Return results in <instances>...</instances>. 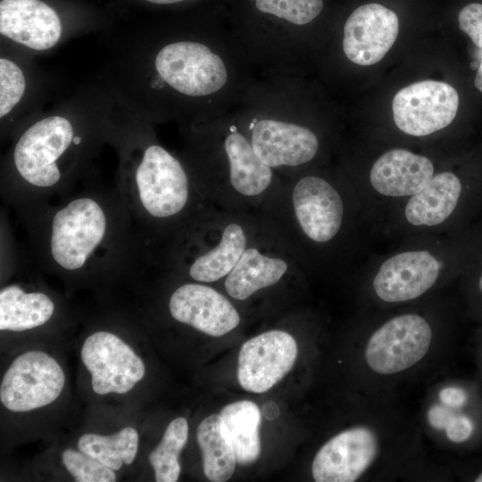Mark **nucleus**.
<instances>
[{
    "mask_svg": "<svg viewBox=\"0 0 482 482\" xmlns=\"http://www.w3.org/2000/svg\"><path fill=\"white\" fill-rule=\"evenodd\" d=\"M398 31L399 21L394 11L376 3L362 4L345 22L343 51L353 63L375 64L390 50Z\"/></svg>",
    "mask_w": 482,
    "mask_h": 482,
    "instance_id": "obj_14",
    "label": "nucleus"
},
{
    "mask_svg": "<svg viewBox=\"0 0 482 482\" xmlns=\"http://www.w3.org/2000/svg\"><path fill=\"white\" fill-rule=\"evenodd\" d=\"M26 81L21 69L12 60L0 59V117L12 111L22 98Z\"/></svg>",
    "mask_w": 482,
    "mask_h": 482,
    "instance_id": "obj_28",
    "label": "nucleus"
},
{
    "mask_svg": "<svg viewBox=\"0 0 482 482\" xmlns=\"http://www.w3.org/2000/svg\"><path fill=\"white\" fill-rule=\"evenodd\" d=\"M250 130L254 153L271 169L303 165L312 161L320 149L317 135L295 122L263 118L255 120Z\"/></svg>",
    "mask_w": 482,
    "mask_h": 482,
    "instance_id": "obj_15",
    "label": "nucleus"
},
{
    "mask_svg": "<svg viewBox=\"0 0 482 482\" xmlns=\"http://www.w3.org/2000/svg\"><path fill=\"white\" fill-rule=\"evenodd\" d=\"M188 436V424L185 418L174 419L166 428L159 445L149 454V462L157 482H175L180 474L179 455Z\"/></svg>",
    "mask_w": 482,
    "mask_h": 482,
    "instance_id": "obj_26",
    "label": "nucleus"
},
{
    "mask_svg": "<svg viewBox=\"0 0 482 482\" xmlns=\"http://www.w3.org/2000/svg\"><path fill=\"white\" fill-rule=\"evenodd\" d=\"M82 137L60 115L43 118L18 137L12 153V176L2 191L26 215L49 205L56 195H67L70 169L65 159Z\"/></svg>",
    "mask_w": 482,
    "mask_h": 482,
    "instance_id": "obj_3",
    "label": "nucleus"
},
{
    "mask_svg": "<svg viewBox=\"0 0 482 482\" xmlns=\"http://www.w3.org/2000/svg\"><path fill=\"white\" fill-rule=\"evenodd\" d=\"M55 303L46 292L11 283L0 290V329L21 332L42 327L54 316Z\"/></svg>",
    "mask_w": 482,
    "mask_h": 482,
    "instance_id": "obj_19",
    "label": "nucleus"
},
{
    "mask_svg": "<svg viewBox=\"0 0 482 482\" xmlns=\"http://www.w3.org/2000/svg\"><path fill=\"white\" fill-rule=\"evenodd\" d=\"M247 248V235L238 223H229L219 244L197 255L188 267L189 277L200 283H212L228 276Z\"/></svg>",
    "mask_w": 482,
    "mask_h": 482,
    "instance_id": "obj_22",
    "label": "nucleus"
},
{
    "mask_svg": "<svg viewBox=\"0 0 482 482\" xmlns=\"http://www.w3.org/2000/svg\"><path fill=\"white\" fill-rule=\"evenodd\" d=\"M437 171L430 158L406 148L381 154L371 164L365 184L356 188L377 230L389 211L420 191Z\"/></svg>",
    "mask_w": 482,
    "mask_h": 482,
    "instance_id": "obj_5",
    "label": "nucleus"
},
{
    "mask_svg": "<svg viewBox=\"0 0 482 482\" xmlns=\"http://www.w3.org/2000/svg\"><path fill=\"white\" fill-rule=\"evenodd\" d=\"M80 357L91 375L94 392L125 394L145 376L142 359L117 335L99 330L84 341Z\"/></svg>",
    "mask_w": 482,
    "mask_h": 482,
    "instance_id": "obj_11",
    "label": "nucleus"
},
{
    "mask_svg": "<svg viewBox=\"0 0 482 482\" xmlns=\"http://www.w3.org/2000/svg\"><path fill=\"white\" fill-rule=\"evenodd\" d=\"M478 363H479V366L481 368V372H482V330L478 337Z\"/></svg>",
    "mask_w": 482,
    "mask_h": 482,
    "instance_id": "obj_33",
    "label": "nucleus"
},
{
    "mask_svg": "<svg viewBox=\"0 0 482 482\" xmlns=\"http://www.w3.org/2000/svg\"><path fill=\"white\" fill-rule=\"evenodd\" d=\"M78 447L116 471L123 464L130 465L134 461L138 450V433L132 427L109 436L87 433L79 438Z\"/></svg>",
    "mask_w": 482,
    "mask_h": 482,
    "instance_id": "obj_25",
    "label": "nucleus"
},
{
    "mask_svg": "<svg viewBox=\"0 0 482 482\" xmlns=\"http://www.w3.org/2000/svg\"><path fill=\"white\" fill-rule=\"evenodd\" d=\"M171 317L212 337H221L237 328L240 317L233 304L211 287L186 283L169 299Z\"/></svg>",
    "mask_w": 482,
    "mask_h": 482,
    "instance_id": "obj_16",
    "label": "nucleus"
},
{
    "mask_svg": "<svg viewBox=\"0 0 482 482\" xmlns=\"http://www.w3.org/2000/svg\"><path fill=\"white\" fill-rule=\"evenodd\" d=\"M229 164V181L238 194L253 197L262 194L272 180L271 168L254 153L249 139L232 129L223 139Z\"/></svg>",
    "mask_w": 482,
    "mask_h": 482,
    "instance_id": "obj_20",
    "label": "nucleus"
},
{
    "mask_svg": "<svg viewBox=\"0 0 482 482\" xmlns=\"http://www.w3.org/2000/svg\"><path fill=\"white\" fill-rule=\"evenodd\" d=\"M196 439L205 477L212 482L229 480L234 473L237 460L220 414H211L200 422Z\"/></svg>",
    "mask_w": 482,
    "mask_h": 482,
    "instance_id": "obj_23",
    "label": "nucleus"
},
{
    "mask_svg": "<svg viewBox=\"0 0 482 482\" xmlns=\"http://www.w3.org/2000/svg\"><path fill=\"white\" fill-rule=\"evenodd\" d=\"M459 107V96L451 85L436 80L411 84L392 103L396 127L406 135L422 137L449 126Z\"/></svg>",
    "mask_w": 482,
    "mask_h": 482,
    "instance_id": "obj_10",
    "label": "nucleus"
},
{
    "mask_svg": "<svg viewBox=\"0 0 482 482\" xmlns=\"http://www.w3.org/2000/svg\"><path fill=\"white\" fill-rule=\"evenodd\" d=\"M287 270V262L268 256L257 248H246L225 279V288L234 299L245 300L256 291L278 283Z\"/></svg>",
    "mask_w": 482,
    "mask_h": 482,
    "instance_id": "obj_21",
    "label": "nucleus"
},
{
    "mask_svg": "<svg viewBox=\"0 0 482 482\" xmlns=\"http://www.w3.org/2000/svg\"><path fill=\"white\" fill-rule=\"evenodd\" d=\"M469 295L476 313L482 317V266L476 272L473 281L470 283Z\"/></svg>",
    "mask_w": 482,
    "mask_h": 482,
    "instance_id": "obj_30",
    "label": "nucleus"
},
{
    "mask_svg": "<svg viewBox=\"0 0 482 482\" xmlns=\"http://www.w3.org/2000/svg\"><path fill=\"white\" fill-rule=\"evenodd\" d=\"M478 383H479V386H480V388H481V392H482V372H481V377H480V378H479Z\"/></svg>",
    "mask_w": 482,
    "mask_h": 482,
    "instance_id": "obj_34",
    "label": "nucleus"
},
{
    "mask_svg": "<svg viewBox=\"0 0 482 482\" xmlns=\"http://www.w3.org/2000/svg\"><path fill=\"white\" fill-rule=\"evenodd\" d=\"M220 414L232 442L237 462L249 465L256 461L261 453V411L257 404L247 400L237 401L226 405Z\"/></svg>",
    "mask_w": 482,
    "mask_h": 482,
    "instance_id": "obj_24",
    "label": "nucleus"
},
{
    "mask_svg": "<svg viewBox=\"0 0 482 482\" xmlns=\"http://www.w3.org/2000/svg\"><path fill=\"white\" fill-rule=\"evenodd\" d=\"M0 33L23 46L45 51L59 42L62 22L42 0H1Z\"/></svg>",
    "mask_w": 482,
    "mask_h": 482,
    "instance_id": "obj_17",
    "label": "nucleus"
},
{
    "mask_svg": "<svg viewBox=\"0 0 482 482\" xmlns=\"http://www.w3.org/2000/svg\"><path fill=\"white\" fill-rule=\"evenodd\" d=\"M62 462L78 482H114L117 479L114 470L79 449L64 450Z\"/></svg>",
    "mask_w": 482,
    "mask_h": 482,
    "instance_id": "obj_27",
    "label": "nucleus"
},
{
    "mask_svg": "<svg viewBox=\"0 0 482 482\" xmlns=\"http://www.w3.org/2000/svg\"><path fill=\"white\" fill-rule=\"evenodd\" d=\"M145 2L158 4V5H170V4H182L187 3L192 0H143Z\"/></svg>",
    "mask_w": 482,
    "mask_h": 482,
    "instance_id": "obj_31",
    "label": "nucleus"
},
{
    "mask_svg": "<svg viewBox=\"0 0 482 482\" xmlns=\"http://www.w3.org/2000/svg\"><path fill=\"white\" fill-rule=\"evenodd\" d=\"M433 339L429 319L420 312L395 314L370 335L365 347L368 367L380 375L410 369L428 353Z\"/></svg>",
    "mask_w": 482,
    "mask_h": 482,
    "instance_id": "obj_7",
    "label": "nucleus"
},
{
    "mask_svg": "<svg viewBox=\"0 0 482 482\" xmlns=\"http://www.w3.org/2000/svg\"><path fill=\"white\" fill-rule=\"evenodd\" d=\"M292 204L301 231L318 245L333 243L349 221V206L342 190L319 175H306L296 181Z\"/></svg>",
    "mask_w": 482,
    "mask_h": 482,
    "instance_id": "obj_9",
    "label": "nucleus"
},
{
    "mask_svg": "<svg viewBox=\"0 0 482 482\" xmlns=\"http://www.w3.org/2000/svg\"><path fill=\"white\" fill-rule=\"evenodd\" d=\"M324 4V0H233L232 17L249 30L289 34L316 20Z\"/></svg>",
    "mask_w": 482,
    "mask_h": 482,
    "instance_id": "obj_18",
    "label": "nucleus"
},
{
    "mask_svg": "<svg viewBox=\"0 0 482 482\" xmlns=\"http://www.w3.org/2000/svg\"><path fill=\"white\" fill-rule=\"evenodd\" d=\"M297 357L295 338L282 330H270L243 344L237 365L239 385L251 393L268 391L293 368Z\"/></svg>",
    "mask_w": 482,
    "mask_h": 482,
    "instance_id": "obj_13",
    "label": "nucleus"
},
{
    "mask_svg": "<svg viewBox=\"0 0 482 482\" xmlns=\"http://www.w3.org/2000/svg\"><path fill=\"white\" fill-rule=\"evenodd\" d=\"M154 67L169 88L194 98L219 96L230 79L228 62L219 50L194 40L166 44L157 52Z\"/></svg>",
    "mask_w": 482,
    "mask_h": 482,
    "instance_id": "obj_6",
    "label": "nucleus"
},
{
    "mask_svg": "<svg viewBox=\"0 0 482 482\" xmlns=\"http://www.w3.org/2000/svg\"><path fill=\"white\" fill-rule=\"evenodd\" d=\"M475 87L482 93V62L479 64L475 77Z\"/></svg>",
    "mask_w": 482,
    "mask_h": 482,
    "instance_id": "obj_32",
    "label": "nucleus"
},
{
    "mask_svg": "<svg viewBox=\"0 0 482 482\" xmlns=\"http://www.w3.org/2000/svg\"><path fill=\"white\" fill-rule=\"evenodd\" d=\"M38 263L65 274L135 264L140 237L118 189H84L24 215Z\"/></svg>",
    "mask_w": 482,
    "mask_h": 482,
    "instance_id": "obj_1",
    "label": "nucleus"
},
{
    "mask_svg": "<svg viewBox=\"0 0 482 482\" xmlns=\"http://www.w3.org/2000/svg\"><path fill=\"white\" fill-rule=\"evenodd\" d=\"M138 234L140 227L176 220L191 201V183L182 163L163 146H145L118 189Z\"/></svg>",
    "mask_w": 482,
    "mask_h": 482,
    "instance_id": "obj_4",
    "label": "nucleus"
},
{
    "mask_svg": "<svg viewBox=\"0 0 482 482\" xmlns=\"http://www.w3.org/2000/svg\"><path fill=\"white\" fill-rule=\"evenodd\" d=\"M382 450V441L372 428L345 429L327 441L312 464L317 482H353L370 470Z\"/></svg>",
    "mask_w": 482,
    "mask_h": 482,
    "instance_id": "obj_12",
    "label": "nucleus"
},
{
    "mask_svg": "<svg viewBox=\"0 0 482 482\" xmlns=\"http://www.w3.org/2000/svg\"><path fill=\"white\" fill-rule=\"evenodd\" d=\"M458 21L461 30L482 49V4L465 5L459 12Z\"/></svg>",
    "mask_w": 482,
    "mask_h": 482,
    "instance_id": "obj_29",
    "label": "nucleus"
},
{
    "mask_svg": "<svg viewBox=\"0 0 482 482\" xmlns=\"http://www.w3.org/2000/svg\"><path fill=\"white\" fill-rule=\"evenodd\" d=\"M392 250L366 262L369 295L383 305L422 298L465 265L463 240L457 232L417 235L395 242Z\"/></svg>",
    "mask_w": 482,
    "mask_h": 482,
    "instance_id": "obj_2",
    "label": "nucleus"
},
{
    "mask_svg": "<svg viewBox=\"0 0 482 482\" xmlns=\"http://www.w3.org/2000/svg\"><path fill=\"white\" fill-rule=\"evenodd\" d=\"M64 384V372L54 358L29 351L17 356L3 376L0 400L11 411H30L54 402Z\"/></svg>",
    "mask_w": 482,
    "mask_h": 482,
    "instance_id": "obj_8",
    "label": "nucleus"
}]
</instances>
